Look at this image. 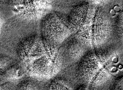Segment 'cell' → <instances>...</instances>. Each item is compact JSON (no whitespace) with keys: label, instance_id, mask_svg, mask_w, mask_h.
I'll return each mask as SVG.
<instances>
[{"label":"cell","instance_id":"7a4b0ae2","mask_svg":"<svg viewBox=\"0 0 123 90\" xmlns=\"http://www.w3.org/2000/svg\"><path fill=\"white\" fill-rule=\"evenodd\" d=\"M55 18L47 19L42 22L40 35L47 41L59 47L72 34L69 22Z\"/></svg>","mask_w":123,"mask_h":90},{"label":"cell","instance_id":"5b68a950","mask_svg":"<svg viewBox=\"0 0 123 90\" xmlns=\"http://www.w3.org/2000/svg\"><path fill=\"white\" fill-rule=\"evenodd\" d=\"M46 90H73L67 81L60 78H55L50 82Z\"/></svg>","mask_w":123,"mask_h":90},{"label":"cell","instance_id":"ba28073f","mask_svg":"<svg viewBox=\"0 0 123 90\" xmlns=\"http://www.w3.org/2000/svg\"><path fill=\"white\" fill-rule=\"evenodd\" d=\"M110 13L111 15L114 16L115 15L116 11L113 9H112L110 10Z\"/></svg>","mask_w":123,"mask_h":90},{"label":"cell","instance_id":"8992f818","mask_svg":"<svg viewBox=\"0 0 123 90\" xmlns=\"http://www.w3.org/2000/svg\"><path fill=\"white\" fill-rule=\"evenodd\" d=\"M0 90H16V85L0 76Z\"/></svg>","mask_w":123,"mask_h":90},{"label":"cell","instance_id":"6da1fadb","mask_svg":"<svg viewBox=\"0 0 123 90\" xmlns=\"http://www.w3.org/2000/svg\"><path fill=\"white\" fill-rule=\"evenodd\" d=\"M20 57L28 76L37 80L53 78L63 67L59 48L40 35L32 36L25 42Z\"/></svg>","mask_w":123,"mask_h":90},{"label":"cell","instance_id":"52a82bcc","mask_svg":"<svg viewBox=\"0 0 123 90\" xmlns=\"http://www.w3.org/2000/svg\"><path fill=\"white\" fill-rule=\"evenodd\" d=\"M113 9L116 12H118L120 10V8L117 5H116L114 7Z\"/></svg>","mask_w":123,"mask_h":90},{"label":"cell","instance_id":"3957f363","mask_svg":"<svg viewBox=\"0 0 123 90\" xmlns=\"http://www.w3.org/2000/svg\"><path fill=\"white\" fill-rule=\"evenodd\" d=\"M63 66L77 64L90 50L72 35L59 47Z\"/></svg>","mask_w":123,"mask_h":90},{"label":"cell","instance_id":"277c9868","mask_svg":"<svg viewBox=\"0 0 123 90\" xmlns=\"http://www.w3.org/2000/svg\"><path fill=\"white\" fill-rule=\"evenodd\" d=\"M37 80L30 77H25L16 84V90H40Z\"/></svg>","mask_w":123,"mask_h":90}]
</instances>
